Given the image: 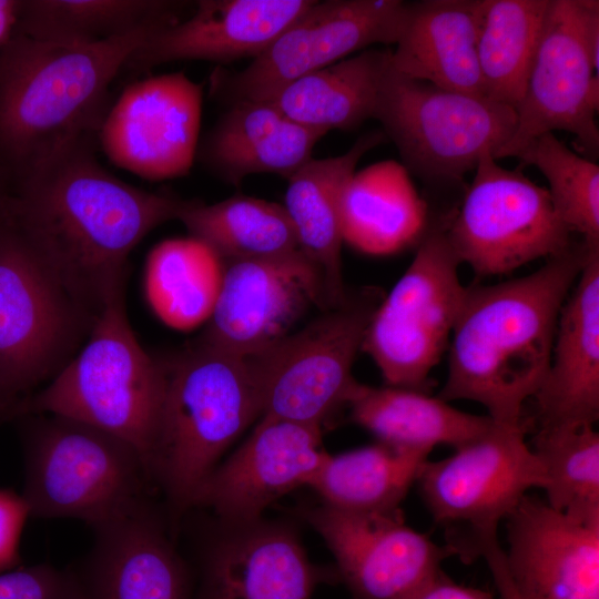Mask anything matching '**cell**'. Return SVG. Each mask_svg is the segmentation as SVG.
Wrapping results in <instances>:
<instances>
[{"instance_id": "obj_1", "label": "cell", "mask_w": 599, "mask_h": 599, "mask_svg": "<svg viewBox=\"0 0 599 599\" xmlns=\"http://www.w3.org/2000/svg\"><path fill=\"white\" fill-rule=\"evenodd\" d=\"M97 139L73 144L17 177L6 221L92 322L123 288L126 262L184 200L125 183L103 167Z\"/></svg>"}, {"instance_id": "obj_2", "label": "cell", "mask_w": 599, "mask_h": 599, "mask_svg": "<svg viewBox=\"0 0 599 599\" xmlns=\"http://www.w3.org/2000/svg\"><path fill=\"white\" fill-rule=\"evenodd\" d=\"M575 241L537 271L466 287L438 397L480 404L500 425L524 424L549 366L558 317L591 247Z\"/></svg>"}, {"instance_id": "obj_3", "label": "cell", "mask_w": 599, "mask_h": 599, "mask_svg": "<svg viewBox=\"0 0 599 599\" xmlns=\"http://www.w3.org/2000/svg\"><path fill=\"white\" fill-rule=\"evenodd\" d=\"M166 23L81 45L14 33L0 49L1 165L17 179L78 142L98 139L112 81Z\"/></svg>"}, {"instance_id": "obj_4", "label": "cell", "mask_w": 599, "mask_h": 599, "mask_svg": "<svg viewBox=\"0 0 599 599\" xmlns=\"http://www.w3.org/2000/svg\"><path fill=\"white\" fill-rule=\"evenodd\" d=\"M166 382L165 363L146 353L129 324L121 288L94 321L82 349L6 416L57 415L94 426L135 447L149 471Z\"/></svg>"}, {"instance_id": "obj_5", "label": "cell", "mask_w": 599, "mask_h": 599, "mask_svg": "<svg viewBox=\"0 0 599 599\" xmlns=\"http://www.w3.org/2000/svg\"><path fill=\"white\" fill-rule=\"evenodd\" d=\"M149 474L173 510L194 498L226 448L261 415L247 358L196 342L171 363Z\"/></svg>"}, {"instance_id": "obj_6", "label": "cell", "mask_w": 599, "mask_h": 599, "mask_svg": "<svg viewBox=\"0 0 599 599\" xmlns=\"http://www.w3.org/2000/svg\"><path fill=\"white\" fill-rule=\"evenodd\" d=\"M41 416L24 441L21 496L30 516L97 528L146 502L152 480L135 447L75 419Z\"/></svg>"}, {"instance_id": "obj_7", "label": "cell", "mask_w": 599, "mask_h": 599, "mask_svg": "<svg viewBox=\"0 0 599 599\" xmlns=\"http://www.w3.org/2000/svg\"><path fill=\"white\" fill-rule=\"evenodd\" d=\"M374 119L405 169L425 182L460 181L480 159L496 158L516 128V111L484 97L407 78L389 67Z\"/></svg>"}, {"instance_id": "obj_8", "label": "cell", "mask_w": 599, "mask_h": 599, "mask_svg": "<svg viewBox=\"0 0 599 599\" xmlns=\"http://www.w3.org/2000/svg\"><path fill=\"white\" fill-rule=\"evenodd\" d=\"M460 264L444 226L428 230L405 273L375 307L361 351L387 386L429 393L430 373L448 349L466 293Z\"/></svg>"}, {"instance_id": "obj_9", "label": "cell", "mask_w": 599, "mask_h": 599, "mask_svg": "<svg viewBox=\"0 0 599 599\" xmlns=\"http://www.w3.org/2000/svg\"><path fill=\"white\" fill-rule=\"evenodd\" d=\"M598 62L599 2L549 0L515 131L495 159L517 156L535 138L561 130L572 133L583 156L595 161Z\"/></svg>"}, {"instance_id": "obj_10", "label": "cell", "mask_w": 599, "mask_h": 599, "mask_svg": "<svg viewBox=\"0 0 599 599\" xmlns=\"http://www.w3.org/2000/svg\"><path fill=\"white\" fill-rule=\"evenodd\" d=\"M374 298H347L247 357L262 416L321 427L327 415L348 405L358 384L352 368L377 306Z\"/></svg>"}, {"instance_id": "obj_11", "label": "cell", "mask_w": 599, "mask_h": 599, "mask_svg": "<svg viewBox=\"0 0 599 599\" xmlns=\"http://www.w3.org/2000/svg\"><path fill=\"white\" fill-rule=\"evenodd\" d=\"M525 425L495 424L485 435L427 460L418 475L420 496L436 524L449 528L455 556L498 525L532 488L545 489L546 471L525 440Z\"/></svg>"}, {"instance_id": "obj_12", "label": "cell", "mask_w": 599, "mask_h": 599, "mask_svg": "<svg viewBox=\"0 0 599 599\" xmlns=\"http://www.w3.org/2000/svg\"><path fill=\"white\" fill-rule=\"evenodd\" d=\"M458 210L444 226L460 263L480 277L550 258L575 242L548 190L484 155Z\"/></svg>"}, {"instance_id": "obj_13", "label": "cell", "mask_w": 599, "mask_h": 599, "mask_svg": "<svg viewBox=\"0 0 599 599\" xmlns=\"http://www.w3.org/2000/svg\"><path fill=\"white\" fill-rule=\"evenodd\" d=\"M407 3L402 0L316 1L240 71L219 68L212 94L230 104L266 102L301 77L375 44H396Z\"/></svg>"}, {"instance_id": "obj_14", "label": "cell", "mask_w": 599, "mask_h": 599, "mask_svg": "<svg viewBox=\"0 0 599 599\" xmlns=\"http://www.w3.org/2000/svg\"><path fill=\"white\" fill-rule=\"evenodd\" d=\"M92 325L4 220L0 226V387L13 405L69 362Z\"/></svg>"}, {"instance_id": "obj_15", "label": "cell", "mask_w": 599, "mask_h": 599, "mask_svg": "<svg viewBox=\"0 0 599 599\" xmlns=\"http://www.w3.org/2000/svg\"><path fill=\"white\" fill-rule=\"evenodd\" d=\"M223 264L220 293L199 338L205 345L247 358L290 334L309 305L331 309L316 268L300 250Z\"/></svg>"}, {"instance_id": "obj_16", "label": "cell", "mask_w": 599, "mask_h": 599, "mask_svg": "<svg viewBox=\"0 0 599 599\" xmlns=\"http://www.w3.org/2000/svg\"><path fill=\"white\" fill-rule=\"evenodd\" d=\"M203 87L183 72L136 81L111 104L98 133L106 158L142 179L187 174L199 148Z\"/></svg>"}, {"instance_id": "obj_17", "label": "cell", "mask_w": 599, "mask_h": 599, "mask_svg": "<svg viewBox=\"0 0 599 599\" xmlns=\"http://www.w3.org/2000/svg\"><path fill=\"white\" fill-rule=\"evenodd\" d=\"M306 518L332 550L353 599H403L455 556L406 525L403 511L357 512L326 504Z\"/></svg>"}, {"instance_id": "obj_18", "label": "cell", "mask_w": 599, "mask_h": 599, "mask_svg": "<svg viewBox=\"0 0 599 599\" xmlns=\"http://www.w3.org/2000/svg\"><path fill=\"white\" fill-rule=\"evenodd\" d=\"M321 427L262 416L247 440L197 490L193 507L237 526L257 520L274 500L308 486L324 460Z\"/></svg>"}, {"instance_id": "obj_19", "label": "cell", "mask_w": 599, "mask_h": 599, "mask_svg": "<svg viewBox=\"0 0 599 599\" xmlns=\"http://www.w3.org/2000/svg\"><path fill=\"white\" fill-rule=\"evenodd\" d=\"M505 520L504 559L520 599H599V520L529 494Z\"/></svg>"}, {"instance_id": "obj_20", "label": "cell", "mask_w": 599, "mask_h": 599, "mask_svg": "<svg viewBox=\"0 0 599 599\" xmlns=\"http://www.w3.org/2000/svg\"><path fill=\"white\" fill-rule=\"evenodd\" d=\"M314 0H201L155 30L126 67L148 70L181 60L230 63L256 58Z\"/></svg>"}, {"instance_id": "obj_21", "label": "cell", "mask_w": 599, "mask_h": 599, "mask_svg": "<svg viewBox=\"0 0 599 599\" xmlns=\"http://www.w3.org/2000/svg\"><path fill=\"white\" fill-rule=\"evenodd\" d=\"M538 428L599 419V246L591 247L558 317L549 366L532 397Z\"/></svg>"}, {"instance_id": "obj_22", "label": "cell", "mask_w": 599, "mask_h": 599, "mask_svg": "<svg viewBox=\"0 0 599 599\" xmlns=\"http://www.w3.org/2000/svg\"><path fill=\"white\" fill-rule=\"evenodd\" d=\"M80 599H189L184 565L148 501L99 526Z\"/></svg>"}, {"instance_id": "obj_23", "label": "cell", "mask_w": 599, "mask_h": 599, "mask_svg": "<svg viewBox=\"0 0 599 599\" xmlns=\"http://www.w3.org/2000/svg\"><path fill=\"white\" fill-rule=\"evenodd\" d=\"M237 527L209 550L200 599H311L317 573L293 531Z\"/></svg>"}, {"instance_id": "obj_24", "label": "cell", "mask_w": 599, "mask_h": 599, "mask_svg": "<svg viewBox=\"0 0 599 599\" xmlns=\"http://www.w3.org/2000/svg\"><path fill=\"white\" fill-rule=\"evenodd\" d=\"M327 132L287 119L272 102L241 101L199 143L196 156L222 181L240 185L252 174L290 179L312 159Z\"/></svg>"}, {"instance_id": "obj_25", "label": "cell", "mask_w": 599, "mask_h": 599, "mask_svg": "<svg viewBox=\"0 0 599 599\" xmlns=\"http://www.w3.org/2000/svg\"><path fill=\"white\" fill-rule=\"evenodd\" d=\"M484 0L408 2L392 68L410 79L485 97L477 43Z\"/></svg>"}, {"instance_id": "obj_26", "label": "cell", "mask_w": 599, "mask_h": 599, "mask_svg": "<svg viewBox=\"0 0 599 599\" xmlns=\"http://www.w3.org/2000/svg\"><path fill=\"white\" fill-rule=\"evenodd\" d=\"M385 138L380 131L367 132L344 154L311 159L288 179L284 207L294 226L300 251L322 280L329 308L339 306L347 298L341 258L344 190L359 160Z\"/></svg>"}, {"instance_id": "obj_27", "label": "cell", "mask_w": 599, "mask_h": 599, "mask_svg": "<svg viewBox=\"0 0 599 599\" xmlns=\"http://www.w3.org/2000/svg\"><path fill=\"white\" fill-rule=\"evenodd\" d=\"M343 241L368 255H390L419 243L428 209L408 171L396 161L374 163L352 175L341 207Z\"/></svg>"}, {"instance_id": "obj_28", "label": "cell", "mask_w": 599, "mask_h": 599, "mask_svg": "<svg viewBox=\"0 0 599 599\" xmlns=\"http://www.w3.org/2000/svg\"><path fill=\"white\" fill-rule=\"evenodd\" d=\"M352 419L380 443L432 453L438 445L460 447L488 433L489 416L459 410L429 393L358 383L348 405Z\"/></svg>"}, {"instance_id": "obj_29", "label": "cell", "mask_w": 599, "mask_h": 599, "mask_svg": "<svg viewBox=\"0 0 599 599\" xmlns=\"http://www.w3.org/2000/svg\"><path fill=\"white\" fill-rule=\"evenodd\" d=\"M390 55V49H365L301 77L270 102L305 126L326 132L356 129L375 116Z\"/></svg>"}, {"instance_id": "obj_30", "label": "cell", "mask_w": 599, "mask_h": 599, "mask_svg": "<svg viewBox=\"0 0 599 599\" xmlns=\"http://www.w3.org/2000/svg\"><path fill=\"white\" fill-rule=\"evenodd\" d=\"M429 454L380 441L334 456L326 454L308 487L337 509L400 510Z\"/></svg>"}, {"instance_id": "obj_31", "label": "cell", "mask_w": 599, "mask_h": 599, "mask_svg": "<svg viewBox=\"0 0 599 599\" xmlns=\"http://www.w3.org/2000/svg\"><path fill=\"white\" fill-rule=\"evenodd\" d=\"M184 2L165 0H22L16 33L59 44H93L171 22Z\"/></svg>"}, {"instance_id": "obj_32", "label": "cell", "mask_w": 599, "mask_h": 599, "mask_svg": "<svg viewBox=\"0 0 599 599\" xmlns=\"http://www.w3.org/2000/svg\"><path fill=\"white\" fill-rule=\"evenodd\" d=\"M176 220L191 237L207 245L222 261L271 257L300 250L284 205L263 199L236 194L210 205L184 200Z\"/></svg>"}, {"instance_id": "obj_33", "label": "cell", "mask_w": 599, "mask_h": 599, "mask_svg": "<svg viewBox=\"0 0 599 599\" xmlns=\"http://www.w3.org/2000/svg\"><path fill=\"white\" fill-rule=\"evenodd\" d=\"M549 0H484L477 54L485 97L519 105Z\"/></svg>"}, {"instance_id": "obj_34", "label": "cell", "mask_w": 599, "mask_h": 599, "mask_svg": "<svg viewBox=\"0 0 599 599\" xmlns=\"http://www.w3.org/2000/svg\"><path fill=\"white\" fill-rule=\"evenodd\" d=\"M223 268L222 258L194 237L160 243L148 264V292L154 309L166 324L180 329L207 322Z\"/></svg>"}, {"instance_id": "obj_35", "label": "cell", "mask_w": 599, "mask_h": 599, "mask_svg": "<svg viewBox=\"0 0 599 599\" xmlns=\"http://www.w3.org/2000/svg\"><path fill=\"white\" fill-rule=\"evenodd\" d=\"M530 447L546 471V501L579 520H599V434L595 426L538 428Z\"/></svg>"}, {"instance_id": "obj_36", "label": "cell", "mask_w": 599, "mask_h": 599, "mask_svg": "<svg viewBox=\"0 0 599 599\" xmlns=\"http://www.w3.org/2000/svg\"><path fill=\"white\" fill-rule=\"evenodd\" d=\"M535 165L549 183L560 221L589 245H599V166L571 151L555 133L531 140L516 156Z\"/></svg>"}, {"instance_id": "obj_37", "label": "cell", "mask_w": 599, "mask_h": 599, "mask_svg": "<svg viewBox=\"0 0 599 599\" xmlns=\"http://www.w3.org/2000/svg\"><path fill=\"white\" fill-rule=\"evenodd\" d=\"M0 599H80V589L73 570L37 565L1 572Z\"/></svg>"}, {"instance_id": "obj_38", "label": "cell", "mask_w": 599, "mask_h": 599, "mask_svg": "<svg viewBox=\"0 0 599 599\" xmlns=\"http://www.w3.org/2000/svg\"><path fill=\"white\" fill-rule=\"evenodd\" d=\"M29 516L21 495L0 489V573L17 565L19 542Z\"/></svg>"}, {"instance_id": "obj_39", "label": "cell", "mask_w": 599, "mask_h": 599, "mask_svg": "<svg viewBox=\"0 0 599 599\" xmlns=\"http://www.w3.org/2000/svg\"><path fill=\"white\" fill-rule=\"evenodd\" d=\"M473 556L485 559L501 599H520L508 575L497 534L483 536L475 544Z\"/></svg>"}, {"instance_id": "obj_40", "label": "cell", "mask_w": 599, "mask_h": 599, "mask_svg": "<svg viewBox=\"0 0 599 599\" xmlns=\"http://www.w3.org/2000/svg\"><path fill=\"white\" fill-rule=\"evenodd\" d=\"M403 599H494L490 592L453 581L441 570Z\"/></svg>"}, {"instance_id": "obj_41", "label": "cell", "mask_w": 599, "mask_h": 599, "mask_svg": "<svg viewBox=\"0 0 599 599\" xmlns=\"http://www.w3.org/2000/svg\"><path fill=\"white\" fill-rule=\"evenodd\" d=\"M20 0H0V49L14 35Z\"/></svg>"}, {"instance_id": "obj_42", "label": "cell", "mask_w": 599, "mask_h": 599, "mask_svg": "<svg viewBox=\"0 0 599 599\" xmlns=\"http://www.w3.org/2000/svg\"><path fill=\"white\" fill-rule=\"evenodd\" d=\"M7 195L0 191V226L6 219Z\"/></svg>"}]
</instances>
